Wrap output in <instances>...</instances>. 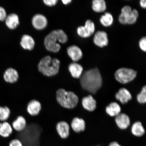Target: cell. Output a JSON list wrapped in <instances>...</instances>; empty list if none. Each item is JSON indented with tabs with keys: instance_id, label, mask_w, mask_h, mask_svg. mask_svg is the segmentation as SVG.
Here are the masks:
<instances>
[{
	"instance_id": "cell-1",
	"label": "cell",
	"mask_w": 146,
	"mask_h": 146,
	"mask_svg": "<svg viewBox=\"0 0 146 146\" xmlns=\"http://www.w3.org/2000/svg\"><path fill=\"white\" fill-rule=\"evenodd\" d=\"M80 78L82 88L91 94H95L102 86V78L98 68L86 71L82 75Z\"/></svg>"
},
{
	"instance_id": "cell-2",
	"label": "cell",
	"mask_w": 146,
	"mask_h": 146,
	"mask_svg": "<svg viewBox=\"0 0 146 146\" xmlns=\"http://www.w3.org/2000/svg\"><path fill=\"white\" fill-rule=\"evenodd\" d=\"M60 62L56 58L50 56H45L41 59L38 65V72L47 77H52L59 74Z\"/></svg>"
},
{
	"instance_id": "cell-3",
	"label": "cell",
	"mask_w": 146,
	"mask_h": 146,
	"mask_svg": "<svg viewBox=\"0 0 146 146\" xmlns=\"http://www.w3.org/2000/svg\"><path fill=\"white\" fill-rule=\"evenodd\" d=\"M56 98L59 104L63 108L72 110L77 106L79 98L75 93L60 89L56 91Z\"/></svg>"
},
{
	"instance_id": "cell-4",
	"label": "cell",
	"mask_w": 146,
	"mask_h": 146,
	"mask_svg": "<svg viewBox=\"0 0 146 146\" xmlns=\"http://www.w3.org/2000/svg\"><path fill=\"white\" fill-rule=\"evenodd\" d=\"M138 16V13L136 9L132 10L131 7L125 6L122 9L119 21L122 24L132 25L135 23Z\"/></svg>"
},
{
	"instance_id": "cell-5",
	"label": "cell",
	"mask_w": 146,
	"mask_h": 146,
	"mask_svg": "<svg viewBox=\"0 0 146 146\" xmlns=\"http://www.w3.org/2000/svg\"><path fill=\"white\" fill-rule=\"evenodd\" d=\"M137 72L132 69L121 68L115 73V76L117 81L122 84H127L134 80L136 77Z\"/></svg>"
},
{
	"instance_id": "cell-6",
	"label": "cell",
	"mask_w": 146,
	"mask_h": 146,
	"mask_svg": "<svg viewBox=\"0 0 146 146\" xmlns=\"http://www.w3.org/2000/svg\"><path fill=\"white\" fill-rule=\"evenodd\" d=\"M58 42L57 38L53 31L45 38V46L46 50L50 52L56 53L59 52L61 47Z\"/></svg>"
},
{
	"instance_id": "cell-7",
	"label": "cell",
	"mask_w": 146,
	"mask_h": 146,
	"mask_svg": "<svg viewBox=\"0 0 146 146\" xmlns=\"http://www.w3.org/2000/svg\"><path fill=\"white\" fill-rule=\"evenodd\" d=\"M94 24L90 20H87L84 26H80L77 29L78 35L82 38H87L92 35L94 32Z\"/></svg>"
},
{
	"instance_id": "cell-8",
	"label": "cell",
	"mask_w": 146,
	"mask_h": 146,
	"mask_svg": "<svg viewBox=\"0 0 146 146\" xmlns=\"http://www.w3.org/2000/svg\"><path fill=\"white\" fill-rule=\"evenodd\" d=\"M56 130L58 135L63 139L68 138L70 135V127L67 122L61 121L56 125Z\"/></svg>"
},
{
	"instance_id": "cell-9",
	"label": "cell",
	"mask_w": 146,
	"mask_h": 146,
	"mask_svg": "<svg viewBox=\"0 0 146 146\" xmlns=\"http://www.w3.org/2000/svg\"><path fill=\"white\" fill-rule=\"evenodd\" d=\"M32 22L33 26L38 30H44L48 24L46 18L43 15L40 14L34 15L32 18Z\"/></svg>"
},
{
	"instance_id": "cell-10",
	"label": "cell",
	"mask_w": 146,
	"mask_h": 146,
	"mask_svg": "<svg viewBox=\"0 0 146 146\" xmlns=\"http://www.w3.org/2000/svg\"><path fill=\"white\" fill-rule=\"evenodd\" d=\"M3 78L6 83L14 84L16 83L19 79V73L16 69L9 68L5 71L3 75Z\"/></svg>"
},
{
	"instance_id": "cell-11",
	"label": "cell",
	"mask_w": 146,
	"mask_h": 146,
	"mask_svg": "<svg viewBox=\"0 0 146 146\" xmlns=\"http://www.w3.org/2000/svg\"><path fill=\"white\" fill-rule=\"evenodd\" d=\"M41 109L42 106L40 103L37 100H33L27 104V111L30 116H36L39 114Z\"/></svg>"
},
{
	"instance_id": "cell-12",
	"label": "cell",
	"mask_w": 146,
	"mask_h": 146,
	"mask_svg": "<svg viewBox=\"0 0 146 146\" xmlns=\"http://www.w3.org/2000/svg\"><path fill=\"white\" fill-rule=\"evenodd\" d=\"M94 41L95 44L100 47L106 46L108 43L106 33L104 31H98L96 33L94 36Z\"/></svg>"
},
{
	"instance_id": "cell-13",
	"label": "cell",
	"mask_w": 146,
	"mask_h": 146,
	"mask_svg": "<svg viewBox=\"0 0 146 146\" xmlns=\"http://www.w3.org/2000/svg\"><path fill=\"white\" fill-rule=\"evenodd\" d=\"M11 125L13 130L20 133L23 132L26 128L27 122L25 119L22 116H19L12 122Z\"/></svg>"
},
{
	"instance_id": "cell-14",
	"label": "cell",
	"mask_w": 146,
	"mask_h": 146,
	"mask_svg": "<svg viewBox=\"0 0 146 146\" xmlns=\"http://www.w3.org/2000/svg\"><path fill=\"white\" fill-rule=\"evenodd\" d=\"M70 126L75 133H80L83 132L85 129V123L83 119L74 117L71 121Z\"/></svg>"
},
{
	"instance_id": "cell-15",
	"label": "cell",
	"mask_w": 146,
	"mask_h": 146,
	"mask_svg": "<svg viewBox=\"0 0 146 146\" xmlns=\"http://www.w3.org/2000/svg\"><path fill=\"white\" fill-rule=\"evenodd\" d=\"M115 121L117 126L122 129H127L130 123L129 117L124 113H120L116 116Z\"/></svg>"
},
{
	"instance_id": "cell-16",
	"label": "cell",
	"mask_w": 146,
	"mask_h": 146,
	"mask_svg": "<svg viewBox=\"0 0 146 146\" xmlns=\"http://www.w3.org/2000/svg\"><path fill=\"white\" fill-rule=\"evenodd\" d=\"M67 52L69 57L74 62L79 61L83 56L81 50L76 45L69 47L67 49Z\"/></svg>"
},
{
	"instance_id": "cell-17",
	"label": "cell",
	"mask_w": 146,
	"mask_h": 146,
	"mask_svg": "<svg viewBox=\"0 0 146 146\" xmlns=\"http://www.w3.org/2000/svg\"><path fill=\"white\" fill-rule=\"evenodd\" d=\"M13 132V129L11 125L8 121L0 123V136L1 137L8 138L11 136Z\"/></svg>"
},
{
	"instance_id": "cell-18",
	"label": "cell",
	"mask_w": 146,
	"mask_h": 146,
	"mask_svg": "<svg viewBox=\"0 0 146 146\" xmlns=\"http://www.w3.org/2000/svg\"><path fill=\"white\" fill-rule=\"evenodd\" d=\"M117 100H119L122 104H126L132 98L130 92L125 88H121L115 94Z\"/></svg>"
},
{
	"instance_id": "cell-19",
	"label": "cell",
	"mask_w": 146,
	"mask_h": 146,
	"mask_svg": "<svg viewBox=\"0 0 146 146\" xmlns=\"http://www.w3.org/2000/svg\"><path fill=\"white\" fill-rule=\"evenodd\" d=\"M20 44L25 50H31L35 46V41L32 36L25 34L22 37Z\"/></svg>"
},
{
	"instance_id": "cell-20",
	"label": "cell",
	"mask_w": 146,
	"mask_h": 146,
	"mask_svg": "<svg viewBox=\"0 0 146 146\" xmlns=\"http://www.w3.org/2000/svg\"><path fill=\"white\" fill-rule=\"evenodd\" d=\"M68 71L73 78L78 79L81 77L83 71V67L81 65L76 62L69 64Z\"/></svg>"
},
{
	"instance_id": "cell-21",
	"label": "cell",
	"mask_w": 146,
	"mask_h": 146,
	"mask_svg": "<svg viewBox=\"0 0 146 146\" xmlns=\"http://www.w3.org/2000/svg\"><path fill=\"white\" fill-rule=\"evenodd\" d=\"M7 27L11 30H14L19 24V17L17 14L12 13L7 16L5 20Z\"/></svg>"
},
{
	"instance_id": "cell-22",
	"label": "cell",
	"mask_w": 146,
	"mask_h": 146,
	"mask_svg": "<svg viewBox=\"0 0 146 146\" xmlns=\"http://www.w3.org/2000/svg\"><path fill=\"white\" fill-rule=\"evenodd\" d=\"M82 105L84 108L86 110L93 111L96 108V102L92 96L89 95L82 99Z\"/></svg>"
},
{
	"instance_id": "cell-23",
	"label": "cell",
	"mask_w": 146,
	"mask_h": 146,
	"mask_svg": "<svg viewBox=\"0 0 146 146\" xmlns=\"http://www.w3.org/2000/svg\"><path fill=\"white\" fill-rule=\"evenodd\" d=\"M121 109L118 104L115 102H113L107 106L106 108V112L109 115L116 116L120 114Z\"/></svg>"
},
{
	"instance_id": "cell-24",
	"label": "cell",
	"mask_w": 146,
	"mask_h": 146,
	"mask_svg": "<svg viewBox=\"0 0 146 146\" xmlns=\"http://www.w3.org/2000/svg\"><path fill=\"white\" fill-rule=\"evenodd\" d=\"M131 132L134 135L137 137H141L145 133L142 123L139 121L136 122L133 124L131 127Z\"/></svg>"
},
{
	"instance_id": "cell-25",
	"label": "cell",
	"mask_w": 146,
	"mask_h": 146,
	"mask_svg": "<svg viewBox=\"0 0 146 146\" xmlns=\"http://www.w3.org/2000/svg\"><path fill=\"white\" fill-rule=\"evenodd\" d=\"M92 9L94 11L102 12L106 9V5L104 0H94L92 1Z\"/></svg>"
},
{
	"instance_id": "cell-26",
	"label": "cell",
	"mask_w": 146,
	"mask_h": 146,
	"mask_svg": "<svg viewBox=\"0 0 146 146\" xmlns=\"http://www.w3.org/2000/svg\"><path fill=\"white\" fill-rule=\"evenodd\" d=\"M11 115V111L7 106H0V121H7L9 119Z\"/></svg>"
},
{
	"instance_id": "cell-27",
	"label": "cell",
	"mask_w": 146,
	"mask_h": 146,
	"mask_svg": "<svg viewBox=\"0 0 146 146\" xmlns=\"http://www.w3.org/2000/svg\"><path fill=\"white\" fill-rule=\"evenodd\" d=\"M113 19V16L109 13H106L104 15L102 16L100 19V23L105 27H109L112 24Z\"/></svg>"
},
{
	"instance_id": "cell-28",
	"label": "cell",
	"mask_w": 146,
	"mask_h": 146,
	"mask_svg": "<svg viewBox=\"0 0 146 146\" xmlns=\"http://www.w3.org/2000/svg\"><path fill=\"white\" fill-rule=\"evenodd\" d=\"M59 43H65L68 40V36L64 31L62 30L53 31Z\"/></svg>"
},
{
	"instance_id": "cell-29",
	"label": "cell",
	"mask_w": 146,
	"mask_h": 146,
	"mask_svg": "<svg viewBox=\"0 0 146 146\" xmlns=\"http://www.w3.org/2000/svg\"><path fill=\"white\" fill-rule=\"evenodd\" d=\"M137 100L140 104H145L146 102V87H143L141 92L137 96Z\"/></svg>"
},
{
	"instance_id": "cell-30",
	"label": "cell",
	"mask_w": 146,
	"mask_h": 146,
	"mask_svg": "<svg viewBox=\"0 0 146 146\" xmlns=\"http://www.w3.org/2000/svg\"><path fill=\"white\" fill-rule=\"evenodd\" d=\"M8 146H23L22 142L17 138H14L9 141Z\"/></svg>"
},
{
	"instance_id": "cell-31",
	"label": "cell",
	"mask_w": 146,
	"mask_h": 146,
	"mask_svg": "<svg viewBox=\"0 0 146 146\" xmlns=\"http://www.w3.org/2000/svg\"><path fill=\"white\" fill-rule=\"evenodd\" d=\"M139 45L141 50L145 52L146 51V38L145 37L142 38L140 40Z\"/></svg>"
},
{
	"instance_id": "cell-32",
	"label": "cell",
	"mask_w": 146,
	"mask_h": 146,
	"mask_svg": "<svg viewBox=\"0 0 146 146\" xmlns=\"http://www.w3.org/2000/svg\"><path fill=\"white\" fill-rule=\"evenodd\" d=\"M7 16L6 11L2 7H0V21H5Z\"/></svg>"
},
{
	"instance_id": "cell-33",
	"label": "cell",
	"mask_w": 146,
	"mask_h": 146,
	"mask_svg": "<svg viewBox=\"0 0 146 146\" xmlns=\"http://www.w3.org/2000/svg\"><path fill=\"white\" fill-rule=\"evenodd\" d=\"M57 0H44L43 1L44 4L49 7L54 6L58 2Z\"/></svg>"
},
{
	"instance_id": "cell-34",
	"label": "cell",
	"mask_w": 146,
	"mask_h": 146,
	"mask_svg": "<svg viewBox=\"0 0 146 146\" xmlns=\"http://www.w3.org/2000/svg\"><path fill=\"white\" fill-rule=\"evenodd\" d=\"M140 5L143 8H146V1L145 0H141L140 1Z\"/></svg>"
},
{
	"instance_id": "cell-35",
	"label": "cell",
	"mask_w": 146,
	"mask_h": 146,
	"mask_svg": "<svg viewBox=\"0 0 146 146\" xmlns=\"http://www.w3.org/2000/svg\"><path fill=\"white\" fill-rule=\"evenodd\" d=\"M109 146H121L118 142L114 141L111 142L109 144Z\"/></svg>"
},
{
	"instance_id": "cell-36",
	"label": "cell",
	"mask_w": 146,
	"mask_h": 146,
	"mask_svg": "<svg viewBox=\"0 0 146 146\" xmlns=\"http://www.w3.org/2000/svg\"><path fill=\"white\" fill-rule=\"evenodd\" d=\"M62 1L64 5H67L70 3L72 1L71 0H63Z\"/></svg>"
}]
</instances>
